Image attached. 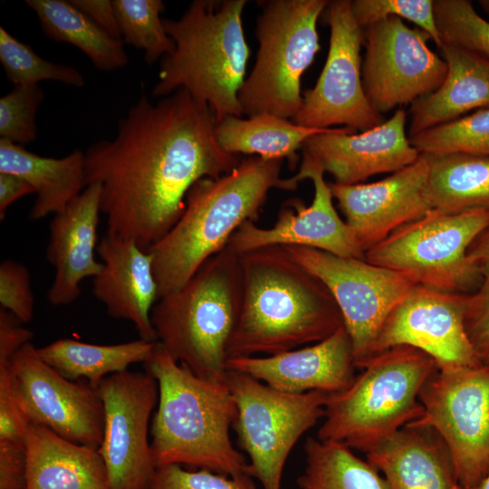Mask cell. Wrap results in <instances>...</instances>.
Listing matches in <instances>:
<instances>
[{"label": "cell", "mask_w": 489, "mask_h": 489, "mask_svg": "<svg viewBox=\"0 0 489 489\" xmlns=\"http://www.w3.org/2000/svg\"><path fill=\"white\" fill-rule=\"evenodd\" d=\"M9 368L21 408L30 423L59 436L99 448L104 407L98 388L71 380L47 364L32 343L11 359Z\"/></svg>", "instance_id": "cell-16"}, {"label": "cell", "mask_w": 489, "mask_h": 489, "mask_svg": "<svg viewBox=\"0 0 489 489\" xmlns=\"http://www.w3.org/2000/svg\"><path fill=\"white\" fill-rule=\"evenodd\" d=\"M479 489H489V474L487 475V476L485 477V479L482 483Z\"/></svg>", "instance_id": "cell-49"}, {"label": "cell", "mask_w": 489, "mask_h": 489, "mask_svg": "<svg viewBox=\"0 0 489 489\" xmlns=\"http://www.w3.org/2000/svg\"><path fill=\"white\" fill-rule=\"evenodd\" d=\"M96 25L111 37L121 40V34L112 1L110 0H69Z\"/></svg>", "instance_id": "cell-45"}, {"label": "cell", "mask_w": 489, "mask_h": 489, "mask_svg": "<svg viewBox=\"0 0 489 489\" xmlns=\"http://www.w3.org/2000/svg\"><path fill=\"white\" fill-rule=\"evenodd\" d=\"M409 140L419 154L489 156V108L422 131Z\"/></svg>", "instance_id": "cell-34"}, {"label": "cell", "mask_w": 489, "mask_h": 489, "mask_svg": "<svg viewBox=\"0 0 489 489\" xmlns=\"http://www.w3.org/2000/svg\"><path fill=\"white\" fill-rule=\"evenodd\" d=\"M122 41L144 51L152 64L173 52L174 42L167 34L160 14L161 0H112Z\"/></svg>", "instance_id": "cell-33"}, {"label": "cell", "mask_w": 489, "mask_h": 489, "mask_svg": "<svg viewBox=\"0 0 489 489\" xmlns=\"http://www.w3.org/2000/svg\"><path fill=\"white\" fill-rule=\"evenodd\" d=\"M27 489H110L99 448L30 423L25 440Z\"/></svg>", "instance_id": "cell-26"}, {"label": "cell", "mask_w": 489, "mask_h": 489, "mask_svg": "<svg viewBox=\"0 0 489 489\" xmlns=\"http://www.w3.org/2000/svg\"><path fill=\"white\" fill-rule=\"evenodd\" d=\"M488 226V210L448 214L431 209L368 250L365 260L400 273L419 286L472 293L481 284L483 273L469 260L467 251Z\"/></svg>", "instance_id": "cell-9"}, {"label": "cell", "mask_w": 489, "mask_h": 489, "mask_svg": "<svg viewBox=\"0 0 489 489\" xmlns=\"http://www.w3.org/2000/svg\"><path fill=\"white\" fill-rule=\"evenodd\" d=\"M329 289L350 337L357 369L374 356L379 332L391 311L417 286L400 273L318 249L283 246Z\"/></svg>", "instance_id": "cell-12"}, {"label": "cell", "mask_w": 489, "mask_h": 489, "mask_svg": "<svg viewBox=\"0 0 489 489\" xmlns=\"http://www.w3.org/2000/svg\"><path fill=\"white\" fill-rule=\"evenodd\" d=\"M330 129H314L290 121L288 119L267 112L247 119L228 116L216 122V137L225 151L240 155L258 156L264 158L288 160L294 169L303 143L312 136Z\"/></svg>", "instance_id": "cell-28"}, {"label": "cell", "mask_w": 489, "mask_h": 489, "mask_svg": "<svg viewBox=\"0 0 489 489\" xmlns=\"http://www.w3.org/2000/svg\"><path fill=\"white\" fill-rule=\"evenodd\" d=\"M423 416L446 445L464 489H479L489 474V363L454 372L436 369L419 392ZM411 423V422H410Z\"/></svg>", "instance_id": "cell-11"}, {"label": "cell", "mask_w": 489, "mask_h": 489, "mask_svg": "<svg viewBox=\"0 0 489 489\" xmlns=\"http://www.w3.org/2000/svg\"><path fill=\"white\" fill-rule=\"evenodd\" d=\"M144 367L158 385L150 430L156 467L186 465L225 475L246 474V458L230 437L236 406L225 382L197 377L158 342Z\"/></svg>", "instance_id": "cell-4"}, {"label": "cell", "mask_w": 489, "mask_h": 489, "mask_svg": "<svg viewBox=\"0 0 489 489\" xmlns=\"http://www.w3.org/2000/svg\"><path fill=\"white\" fill-rule=\"evenodd\" d=\"M0 173L15 175L34 188L36 197L28 215L34 221L62 212L87 187L85 156L80 149L55 158L0 139Z\"/></svg>", "instance_id": "cell-27"}, {"label": "cell", "mask_w": 489, "mask_h": 489, "mask_svg": "<svg viewBox=\"0 0 489 489\" xmlns=\"http://www.w3.org/2000/svg\"><path fill=\"white\" fill-rule=\"evenodd\" d=\"M438 50L446 62V78L436 91L410 105L408 138L489 108V58L447 42Z\"/></svg>", "instance_id": "cell-25"}, {"label": "cell", "mask_w": 489, "mask_h": 489, "mask_svg": "<svg viewBox=\"0 0 489 489\" xmlns=\"http://www.w3.org/2000/svg\"><path fill=\"white\" fill-rule=\"evenodd\" d=\"M467 256L482 273L489 271V226L470 245Z\"/></svg>", "instance_id": "cell-47"}, {"label": "cell", "mask_w": 489, "mask_h": 489, "mask_svg": "<svg viewBox=\"0 0 489 489\" xmlns=\"http://www.w3.org/2000/svg\"><path fill=\"white\" fill-rule=\"evenodd\" d=\"M104 407L103 437L99 451L110 489H150L156 472L149 425L158 400V385L147 370H124L98 386Z\"/></svg>", "instance_id": "cell-15"}, {"label": "cell", "mask_w": 489, "mask_h": 489, "mask_svg": "<svg viewBox=\"0 0 489 489\" xmlns=\"http://www.w3.org/2000/svg\"><path fill=\"white\" fill-rule=\"evenodd\" d=\"M468 294L415 286L384 321L374 355L408 345L431 356L444 372L482 365L465 327Z\"/></svg>", "instance_id": "cell-17"}, {"label": "cell", "mask_w": 489, "mask_h": 489, "mask_svg": "<svg viewBox=\"0 0 489 489\" xmlns=\"http://www.w3.org/2000/svg\"><path fill=\"white\" fill-rule=\"evenodd\" d=\"M101 192L99 183L87 186L50 223L46 257L54 268V277L47 299L54 306L75 302L81 295L82 282L94 278L102 270V263L94 255L101 213Z\"/></svg>", "instance_id": "cell-23"}, {"label": "cell", "mask_w": 489, "mask_h": 489, "mask_svg": "<svg viewBox=\"0 0 489 489\" xmlns=\"http://www.w3.org/2000/svg\"><path fill=\"white\" fill-rule=\"evenodd\" d=\"M283 161L249 156L231 172L200 178L190 187L181 216L147 250L158 299L185 284L245 221L255 222L271 189L294 190L281 177Z\"/></svg>", "instance_id": "cell-3"}, {"label": "cell", "mask_w": 489, "mask_h": 489, "mask_svg": "<svg viewBox=\"0 0 489 489\" xmlns=\"http://www.w3.org/2000/svg\"><path fill=\"white\" fill-rule=\"evenodd\" d=\"M360 369L346 389L331 394L316 437L367 454L423 416L419 392L438 368L426 352L398 345Z\"/></svg>", "instance_id": "cell-7"}, {"label": "cell", "mask_w": 489, "mask_h": 489, "mask_svg": "<svg viewBox=\"0 0 489 489\" xmlns=\"http://www.w3.org/2000/svg\"><path fill=\"white\" fill-rule=\"evenodd\" d=\"M30 194H34V190L24 179L13 174L0 173V220H5L12 204Z\"/></svg>", "instance_id": "cell-46"}, {"label": "cell", "mask_w": 489, "mask_h": 489, "mask_svg": "<svg viewBox=\"0 0 489 489\" xmlns=\"http://www.w3.org/2000/svg\"><path fill=\"white\" fill-rule=\"evenodd\" d=\"M363 29L362 84L378 112L383 115L397 107L411 105L441 86L446 62L429 48L431 38L427 33L393 16Z\"/></svg>", "instance_id": "cell-14"}, {"label": "cell", "mask_w": 489, "mask_h": 489, "mask_svg": "<svg viewBox=\"0 0 489 489\" xmlns=\"http://www.w3.org/2000/svg\"><path fill=\"white\" fill-rule=\"evenodd\" d=\"M51 40L80 49L98 70L111 72L129 62L124 42L96 25L69 0H26Z\"/></svg>", "instance_id": "cell-31"}, {"label": "cell", "mask_w": 489, "mask_h": 489, "mask_svg": "<svg viewBox=\"0 0 489 489\" xmlns=\"http://www.w3.org/2000/svg\"><path fill=\"white\" fill-rule=\"evenodd\" d=\"M225 382L236 406L233 428L248 455L246 474L263 489H282L286 460L301 436L323 418L330 393H287L238 371Z\"/></svg>", "instance_id": "cell-10"}, {"label": "cell", "mask_w": 489, "mask_h": 489, "mask_svg": "<svg viewBox=\"0 0 489 489\" xmlns=\"http://www.w3.org/2000/svg\"><path fill=\"white\" fill-rule=\"evenodd\" d=\"M0 62L6 78L14 85L37 84L42 81L82 87L84 76L75 68L38 55L28 44L0 27Z\"/></svg>", "instance_id": "cell-35"}, {"label": "cell", "mask_w": 489, "mask_h": 489, "mask_svg": "<svg viewBox=\"0 0 489 489\" xmlns=\"http://www.w3.org/2000/svg\"><path fill=\"white\" fill-rule=\"evenodd\" d=\"M304 454L305 467L297 478L300 489H388L374 466L341 444L308 437Z\"/></svg>", "instance_id": "cell-32"}, {"label": "cell", "mask_w": 489, "mask_h": 489, "mask_svg": "<svg viewBox=\"0 0 489 489\" xmlns=\"http://www.w3.org/2000/svg\"><path fill=\"white\" fill-rule=\"evenodd\" d=\"M427 172V156L420 154L412 164L376 182H329L344 221L364 253L432 209L425 197Z\"/></svg>", "instance_id": "cell-19"}, {"label": "cell", "mask_w": 489, "mask_h": 489, "mask_svg": "<svg viewBox=\"0 0 489 489\" xmlns=\"http://www.w3.org/2000/svg\"><path fill=\"white\" fill-rule=\"evenodd\" d=\"M427 156L425 197L432 209L448 214L476 209L489 211V156L467 153Z\"/></svg>", "instance_id": "cell-29"}, {"label": "cell", "mask_w": 489, "mask_h": 489, "mask_svg": "<svg viewBox=\"0 0 489 489\" xmlns=\"http://www.w3.org/2000/svg\"><path fill=\"white\" fill-rule=\"evenodd\" d=\"M257 18L256 60L238 92L242 114L293 119L302 104L301 79L320 50L317 21L327 0H268Z\"/></svg>", "instance_id": "cell-8"}, {"label": "cell", "mask_w": 489, "mask_h": 489, "mask_svg": "<svg viewBox=\"0 0 489 489\" xmlns=\"http://www.w3.org/2000/svg\"><path fill=\"white\" fill-rule=\"evenodd\" d=\"M102 270L92 293L115 319L130 321L139 339L157 342L151 312L158 300L152 256L135 242L106 231L97 245Z\"/></svg>", "instance_id": "cell-22"}, {"label": "cell", "mask_w": 489, "mask_h": 489, "mask_svg": "<svg viewBox=\"0 0 489 489\" xmlns=\"http://www.w3.org/2000/svg\"><path fill=\"white\" fill-rule=\"evenodd\" d=\"M323 175L320 166L302 158L298 172L289 179L295 188L304 179L312 181L314 197L311 206L298 198L287 201L272 227L263 228L254 221H245L226 245L238 254L270 245H299L342 257L365 259V253L333 206V197Z\"/></svg>", "instance_id": "cell-18"}, {"label": "cell", "mask_w": 489, "mask_h": 489, "mask_svg": "<svg viewBox=\"0 0 489 489\" xmlns=\"http://www.w3.org/2000/svg\"><path fill=\"white\" fill-rule=\"evenodd\" d=\"M0 489H27L24 443L0 441Z\"/></svg>", "instance_id": "cell-43"}, {"label": "cell", "mask_w": 489, "mask_h": 489, "mask_svg": "<svg viewBox=\"0 0 489 489\" xmlns=\"http://www.w3.org/2000/svg\"><path fill=\"white\" fill-rule=\"evenodd\" d=\"M330 26L327 59L313 88L302 93L293 122L314 129L343 125L361 131L384 122L368 101L362 84L360 48L364 29L351 10L350 0H332L324 10Z\"/></svg>", "instance_id": "cell-13"}, {"label": "cell", "mask_w": 489, "mask_h": 489, "mask_svg": "<svg viewBox=\"0 0 489 489\" xmlns=\"http://www.w3.org/2000/svg\"><path fill=\"white\" fill-rule=\"evenodd\" d=\"M407 112L398 109L380 125L355 133L334 127L310 137L302 145L309 159L342 185L360 184L379 174L394 173L415 162L419 152L406 132Z\"/></svg>", "instance_id": "cell-20"}, {"label": "cell", "mask_w": 489, "mask_h": 489, "mask_svg": "<svg viewBox=\"0 0 489 489\" xmlns=\"http://www.w3.org/2000/svg\"><path fill=\"white\" fill-rule=\"evenodd\" d=\"M21 323L11 312L0 308V365L8 364L13 356L34 338L33 331Z\"/></svg>", "instance_id": "cell-44"}, {"label": "cell", "mask_w": 489, "mask_h": 489, "mask_svg": "<svg viewBox=\"0 0 489 489\" xmlns=\"http://www.w3.org/2000/svg\"><path fill=\"white\" fill-rule=\"evenodd\" d=\"M43 101V91L37 84L14 85L0 98V137L23 146L35 140V117Z\"/></svg>", "instance_id": "cell-37"}, {"label": "cell", "mask_w": 489, "mask_h": 489, "mask_svg": "<svg viewBox=\"0 0 489 489\" xmlns=\"http://www.w3.org/2000/svg\"><path fill=\"white\" fill-rule=\"evenodd\" d=\"M0 305L22 323L29 322L34 312V297L27 267L13 259L0 264Z\"/></svg>", "instance_id": "cell-40"}, {"label": "cell", "mask_w": 489, "mask_h": 489, "mask_svg": "<svg viewBox=\"0 0 489 489\" xmlns=\"http://www.w3.org/2000/svg\"><path fill=\"white\" fill-rule=\"evenodd\" d=\"M366 455L388 489H464L446 445L429 427L408 423Z\"/></svg>", "instance_id": "cell-24"}, {"label": "cell", "mask_w": 489, "mask_h": 489, "mask_svg": "<svg viewBox=\"0 0 489 489\" xmlns=\"http://www.w3.org/2000/svg\"><path fill=\"white\" fill-rule=\"evenodd\" d=\"M351 10L362 28L390 16L398 17L427 33L437 48L442 44L434 13V0H354L351 1Z\"/></svg>", "instance_id": "cell-38"}, {"label": "cell", "mask_w": 489, "mask_h": 489, "mask_svg": "<svg viewBox=\"0 0 489 489\" xmlns=\"http://www.w3.org/2000/svg\"><path fill=\"white\" fill-rule=\"evenodd\" d=\"M246 3L195 0L177 20H163L175 48L161 59L152 94L185 89L209 107L216 122L241 117L238 92L250 56L242 24Z\"/></svg>", "instance_id": "cell-5"}, {"label": "cell", "mask_w": 489, "mask_h": 489, "mask_svg": "<svg viewBox=\"0 0 489 489\" xmlns=\"http://www.w3.org/2000/svg\"><path fill=\"white\" fill-rule=\"evenodd\" d=\"M226 369L287 393L319 390L335 394L351 384L357 367L351 340L343 325L325 340L302 348L271 356L229 359Z\"/></svg>", "instance_id": "cell-21"}, {"label": "cell", "mask_w": 489, "mask_h": 489, "mask_svg": "<svg viewBox=\"0 0 489 489\" xmlns=\"http://www.w3.org/2000/svg\"><path fill=\"white\" fill-rule=\"evenodd\" d=\"M157 342L142 339L124 343L101 345L63 338L37 348L40 357L71 380L85 379L98 388L108 376L128 369L131 364L150 358Z\"/></svg>", "instance_id": "cell-30"}, {"label": "cell", "mask_w": 489, "mask_h": 489, "mask_svg": "<svg viewBox=\"0 0 489 489\" xmlns=\"http://www.w3.org/2000/svg\"><path fill=\"white\" fill-rule=\"evenodd\" d=\"M480 6L489 15V0H479Z\"/></svg>", "instance_id": "cell-48"}, {"label": "cell", "mask_w": 489, "mask_h": 489, "mask_svg": "<svg viewBox=\"0 0 489 489\" xmlns=\"http://www.w3.org/2000/svg\"><path fill=\"white\" fill-rule=\"evenodd\" d=\"M247 474L225 475L207 469L189 471L178 465L156 468L150 489H256Z\"/></svg>", "instance_id": "cell-39"}, {"label": "cell", "mask_w": 489, "mask_h": 489, "mask_svg": "<svg viewBox=\"0 0 489 489\" xmlns=\"http://www.w3.org/2000/svg\"><path fill=\"white\" fill-rule=\"evenodd\" d=\"M467 337L480 360L489 363V271L479 287L467 296L465 314Z\"/></svg>", "instance_id": "cell-41"}, {"label": "cell", "mask_w": 489, "mask_h": 489, "mask_svg": "<svg viewBox=\"0 0 489 489\" xmlns=\"http://www.w3.org/2000/svg\"><path fill=\"white\" fill-rule=\"evenodd\" d=\"M216 126L209 107L185 89L157 103L142 94L114 139L84 151L86 186L101 187L107 231L147 251L181 216L197 180L235 169L242 158L220 147Z\"/></svg>", "instance_id": "cell-1"}, {"label": "cell", "mask_w": 489, "mask_h": 489, "mask_svg": "<svg viewBox=\"0 0 489 489\" xmlns=\"http://www.w3.org/2000/svg\"><path fill=\"white\" fill-rule=\"evenodd\" d=\"M434 13L442 42L489 58V22L467 0H434Z\"/></svg>", "instance_id": "cell-36"}, {"label": "cell", "mask_w": 489, "mask_h": 489, "mask_svg": "<svg viewBox=\"0 0 489 489\" xmlns=\"http://www.w3.org/2000/svg\"><path fill=\"white\" fill-rule=\"evenodd\" d=\"M29 420L15 393L8 364L0 365V441L24 443Z\"/></svg>", "instance_id": "cell-42"}, {"label": "cell", "mask_w": 489, "mask_h": 489, "mask_svg": "<svg viewBox=\"0 0 489 489\" xmlns=\"http://www.w3.org/2000/svg\"><path fill=\"white\" fill-rule=\"evenodd\" d=\"M239 255L243 301L227 360L289 351L323 340L344 325L326 285L283 246Z\"/></svg>", "instance_id": "cell-2"}, {"label": "cell", "mask_w": 489, "mask_h": 489, "mask_svg": "<svg viewBox=\"0 0 489 489\" xmlns=\"http://www.w3.org/2000/svg\"><path fill=\"white\" fill-rule=\"evenodd\" d=\"M243 301L240 255L225 245L151 312L157 342L199 378L225 381Z\"/></svg>", "instance_id": "cell-6"}]
</instances>
